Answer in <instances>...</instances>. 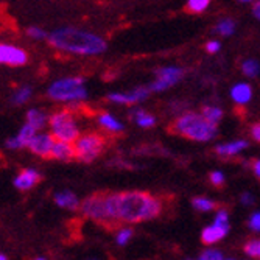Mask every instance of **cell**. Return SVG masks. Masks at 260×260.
I'll return each mask as SVG.
<instances>
[{"mask_svg": "<svg viewBox=\"0 0 260 260\" xmlns=\"http://www.w3.org/2000/svg\"><path fill=\"white\" fill-rule=\"evenodd\" d=\"M38 181H39V173L33 169H27L14 179V185L19 190H28Z\"/></svg>", "mask_w": 260, "mask_h": 260, "instance_id": "obj_15", "label": "cell"}, {"mask_svg": "<svg viewBox=\"0 0 260 260\" xmlns=\"http://www.w3.org/2000/svg\"><path fill=\"white\" fill-rule=\"evenodd\" d=\"M55 144V137L52 134H35L27 147L39 156H50L52 147Z\"/></svg>", "mask_w": 260, "mask_h": 260, "instance_id": "obj_10", "label": "cell"}, {"mask_svg": "<svg viewBox=\"0 0 260 260\" xmlns=\"http://www.w3.org/2000/svg\"><path fill=\"white\" fill-rule=\"evenodd\" d=\"M131 237H133V231L128 229V228H125V229H122L119 234H117V243L123 246V245H126L129 242Z\"/></svg>", "mask_w": 260, "mask_h": 260, "instance_id": "obj_29", "label": "cell"}, {"mask_svg": "<svg viewBox=\"0 0 260 260\" xmlns=\"http://www.w3.org/2000/svg\"><path fill=\"white\" fill-rule=\"evenodd\" d=\"M252 169H254V173H255V176H258V175H260V162H258V160H255V162H254Z\"/></svg>", "mask_w": 260, "mask_h": 260, "instance_id": "obj_39", "label": "cell"}, {"mask_svg": "<svg viewBox=\"0 0 260 260\" xmlns=\"http://www.w3.org/2000/svg\"><path fill=\"white\" fill-rule=\"evenodd\" d=\"M206 49L209 53H217L220 50V42L218 41H209L207 45H206Z\"/></svg>", "mask_w": 260, "mask_h": 260, "instance_id": "obj_35", "label": "cell"}, {"mask_svg": "<svg viewBox=\"0 0 260 260\" xmlns=\"http://www.w3.org/2000/svg\"><path fill=\"white\" fill-rule=\"evenodd\" d=\"M242 203H243L245 206L252 204V195H251V193H243V195H242Z\"/></svg>", "mask_w": 260, "mask_h": 260, "instance_id": "obj_37", "label": "cell"}, {"mask_svg": "<svg viewBox=\"0 0 260 260\" xmlns=\"http://www.w3.org/2000/svg\"><path fill=\"white\" fill-rule=\"evenodd\" d=\"M251 133H252V137H254L255 140L260 139V126H258V125H254L252 129H251Z\"/></svg>", "mask_w": 260, "mask_h": 260, "instance_id": "obj_38", "label": "cell"}, {"mask_svg": "<svg viewBox=\"0 0 260 260\" xmlns=\"http://www.w3.org/2000/svg\"><path fill=\"white\" fill-rule=\"evenodd\" d=\"M148 92L150 90H147L144 87L134 89L128 93L114 92V93H109V100L114 103H120V105H133V103H139L142 100H145L148 97Z\"/></svg>", "mask_w": 260, "mask_h": 260, "instance_id": "obj_11", "label": "cell"}, {"mask_svg": "<svg viewBox=\"0 0 260 260\" xmlns=\"http://www.w3.org/2000/svg\"><path fill=\"white\" fill-rule=\"evenodd\" d=\"M55 203L59 206V207H64V209H77L80 206V201L78 198L72 193V192H59L55 195Z\"/></svg>", "mask_w": 260, "mask_h": 260, "instance_id": "obj_17", "label": "cell"}, {"mask_svg": "<svg viewBox=\"0 0 260 260\" xmlns=\"http://www.w3.org/2000/svg\"><path fill=\"white\" fill-rule=\"evenodd\" d=\"M215 31L218 35H221V36H231L235 31V22L231 20V19H224L217 25Z\"/></svg>", "mask_w": 260, "mask_h": 260, "instance_id": "obj_23", "label": "cell"}, {"mask_svg": "<svg viewBox=\"0 0 260 260\" xmlns=\"http://www.w3.org/2000/svg\"><path fill=\"white\" fill-rule=\"evenodd\" d=\"M245 252L251 257H258L260 255V242L258 240H251L245 246Z\"/></svg>", "mask_w": 260, "mask_h": 260, "instance_id": "obj_28", "label": "cell"}, {"mask_svg": "<svg viewBox=\"0 0 260 260\" xmlns=\"http://www.w3.org/2000/svg\"><path fill=\"white\" fill-rule=\"evenodd\" d=\"M228 220H229V218H228V212H226V210H218V214H217L214 223H218V224H229Z\"/></svg>", "mask_w": 260, "mask_h": 260, "instance_id": "obj_34", "label": "cell"}, {"mask_svg": "<svg viewBox=\"0 0 260 260\" xmlns=\"http://www.w3.org/2000/svg\"><path fill=\"white\" fill-rule=\"evenodd\" d=\"M131 114H133V117L136 119V123L139 126H142V128H151L156 123L154 117L151 114L145 112V111H142V109H134Z\"/></svg>", "mask_w": 260, "mask_h": 260, "instance_id": "obj_19", "label": "cell"}, {"mask_svg": "<svg viewBox=\"0 0 260 260\" xmlns=\"http://www.w3.org/2000/svg\"><path fill=\"white\" fill-rule=\"evenodd\" d=\"M248 224H249V228H251L252 231H258V229H260V215H258V212H254V214L251 215Z\"/></svg>", "mask_w": 260, "mask_h": 260, "instance_id": "obj_32", "label": "cell"}, {"mask_svg": "<svg viewBox=\"0 0 260 260\" xmlns=\"http://www.w3.org/2000/svg\"><path fill=\"white\" fill-rule=\"evenodd\" d=\"M100 125H103L109 131H122L123 129V125L111 114H102L100 115Z\"/></svg>", "mask_w": 260, "mask_h": 260, "instance_id": "obj_22", "label": "cell"}, {"mask_svg": "<svg viewBox=\"0 0 260 260\" xmlns=\"http://www.w3.org/2000/svg\"><path fill=\"white\" fill-rule=\"evenodd\" d=\"M184 75V70L179 67H164L157 70V80L154 83H151L150 90L154 92H160L172 87L173 84H176Z\"/></svg>", "mask_w": 260, "mask_h": 260, "instance_id": "obj_7", "label": "cell"}, {"mask_svg": "<svg viewBox=\"0 0 260 260\" xmlns=\"http://www.w3.org/2000/svg\"><path fill=\"white\" fill-rule=\"evenodd\" d=\"M175 128L179 134L198 142H207L217 136L215 125L207 122L201 114H195V112L181 115L176 120Z\"/></svg>", "mask_w": 260, "mask_h": 260, "instance_id": "obj_3", "label": "cell"}, {"mask_svg": "<svg viewBox=\"0 0 260 260\" xmlns=\"http://www.w3.org/2000/svg\"><path fill=\"white\" fill-rule=\"evenodd\" d=\"M36 134V129L33 128V126H30L28 123H25L22 128H20V131H19V134L16 136V140H17V144H19V147L20 148H23V147H27V144L30 142V139L33 137Z\"/></svg>", "mask_w": 260, "mask_h": 260, "instance_id": "obj_20", "label": "cell"}, {"mask_svg": "<svg viewBox=\"0 0 260 260\" xmlns=\"http://www.w3.org/2000/svg\"><path fill=\"white\" fill-rule=\"evenodd\" d=\"M201 260H221L223 258V254L217 249H207L204 251L201 255H200Z\"/></svg>", "mask_w": 260, "mask_h": 260, "instance_id": "obj_30", "label": "cell"}, {"mask_svg": "<svg viewBox=\"0 0 260 260\" xmlns=\"http://www.w3.org/2000/svg\"><path fill=\"white\" fill-rule=\"evenodd\" d=\"M103 148V139L99 136H83L77 137L75 140V156L84 162H92L97 159V156L102 153Z\"/></svg>", "mask_w": 260, "mask_h": 260, "instance_id": "obj_6", "label": "cell"}, {"mask_svg": "<svg viewBox=\"0 0 260 260\" xmlns=\"http://www.w3.org/2000/svg\"><path fill=\"white\" fill-rule=\"evenodd\" d=\"M49 39L56 49L77 55H97L106 50V42L100 36L75 28L56 30Z\"/></svg>", "mask_w": 260, "mask_h": 260, "instance_id": "obj_2", "label": "cell"}, {"mask_svg": "<svg viewBox=\"0 0 260 260\" xmlns=\"http://www.w3.org/2000/svg\"><path fill=\"white\" fill-rule=\"evenodd\" d=\"M28 36L30 38H33V39H44V38H47V33L44 31V30H41V28H38V27H31V28H28Z\"/></svg>", "mask_w": 260, "mask_h": 260, "instance_id": "obj_31", "label": "cell"}, {"mask_svg": "<svg viewBox=\"0 0 260 260\" xmlns=\"http://www.w3.org/2000/svg\"><path fill=\"white\" fill-rule=\"evenodd\" d=\"M242 70H243V74L248 78H255L258 75V62L254 61V59H248V61L243 62Z\"/></svg>", "mask_w": 260, "mask_h": 260, "instance_id": "obj_24", "label": "cell"}, {"mask_svg": "<svg viewBox=\"0 0 260 260\" xmlns=\"http://www.w3.org/2000/svg\"><path fill=\"white\" fill-rule=\"evenodd\" d=\"M49 95L56 102H80L87 97V90L83 78L72 77L55 81L49 89Z\"/></svg>", "mask_w": 260, "mask_h": 260, "instance_id": "obj_4", "label": "cell"}, {"mask_svg": "<svg viewBox=\"0 0 260 260\" xmlns=\"http://www.w3.org/2000/svg\"><path fill=\"white\" fill-rule=\"evenodd\" d=\"M252 13H254V16H255V17H260V5H258V4H254Z\"/></svg>", "mask_w": 260, "mask_h": 260, "instance_id": "obj_40", "label": "cell"}, {"mask_svg": "<svg viewBox=\"0 0 260 260\" xmlns=\"http://www.w3.org/2000/svg\"><path fill=\"white\" fill-rule=\"evenodd\" d=\"M240 2H245V4H252V2H255V0H240Z\"/></svg>", "mask_w": 260, "mask_h": 260, "instance_id": "obj_41", "label": "cell"}, {"mask_svg": "<svg viewBox=\"0 0 260 260\" xmlns=\"http://www.w3.org/2000/svg\"><path fill=\"white\" fill-rule=\"evenodd\" d=\"M81 210L84 215H87L93 220H99V221L108 220L106 207H105V197H102V195H93V197L87 198L81 204Z\"/></svg>", "mask_w": 260, "mask_h": 260, "instance_id": "obj_8", "label": "cell"}, {"mask_svg": "<svg viewBox=\"0 0 260 260\" xmlns=\"http://www.w3.org/2000/svg\"><path fill=\"white\" fill-rule=\"evenodd\" d=\"M7 147L10 148V150H19L20 147H19V144H17V140H16V137H13V139H8L7 140Z\"/></svg>", "mask_w": 260, "mask_h": 260, "instance_id": "obj_36", "label": "cell"}, {"mask_svg": "<svg viewBox=\"0 0 260 260\" xmlns=\"http://www.w3.org/2000/svg\"><path fill=\"white\" fill-rule=\"evenodd\" d=\"M210 181L214 185H221L224 182V175L221 172H214L210 175Z\"/></svg>", "mask_w": 260, "mask_h": 260, "instance_id": "obj_33", "label": "cell"}, {"mask_svg": "<svg viewBox=\"0 0 260 260\" xmlns=\"http://www.w3.org/2000/svg\"><path fill=\"white\" fill-rule=\"evenodd\" d=\"M210 4V0H187V7L193 13H203Z\"/></svg>", "mask_w": 260, "mask_h": 260, "instance_id": "obj_27", "label": "cell"}, {"mask_svg": "<svg viewBox=\"0 0 260 260\" xmlns=\"http://www.w3.org/2000/svg\"><path fill=\"white\" fill-rule=\"evenodd\" d=\"M50 126H52V136L56 140H64V142H70V144H72V142H75L77 137L80 136L77 123L74 120V115L67 111L52 115Z\"/></svg>", "mask_w": 260, "mask_h": 260, "instance_id": "obj_5", "label": "cell"}, {"mask_svg": "<svg viewBox=\"0 0 260 260\" xmlns=\"http://www.w3.org/2000/svg\"><path fill=\"white\" fill-rule=\"evenodd\" d=\"M108 218L137 223L151 220L160 212V203L148 193L126 192L111 193L105 197Z\"/></svg>", "mask_w": 260, "mask_h": 260, "instance_id": "obj_1", "label": "cell"}, {"mask_svg": "<svg viewBox=\"0 0 260 260\" xmlns=\"http://www.w3.org/2000/svg\"><path fill=\"white\" fill-rule=\"evenodd\" d=\"M30 97H31V89H30V87H22V89H19V90L14 93L13 99H11V102H13L14 105H22V103H25Z\"/></svg>", "mask_w": 260, "mask_h": 260, "instance_id": "obj_25", "label": "cell"}, {"mask_svg": "<svg viewBox=\"0 0 260 260\" xmlns=\"http://www.w3.org/2000/svg\"><path fill=\"white\" fill-rule=\"evenodd\" d=\"M229 232V224H218V223H214L207 226L203 234H201V239L206 245H212V243H217L220 242L224 235Z\"/></svg>", "mask_w": 260, "mask_h": 260, "instance_id": "obj_12", "label": "cell"}, {"mask_svg": "<svg viewBox=\"0 0 260 260\" xmlns=\"http://www.w3.org/2000/svg\"><path fill=\"white\" fill-rule=\"evenodd\" d=\"M27 123H28L30 126H33V128L38 131V129H41V128L45 126V123H47V117H45V114H44L42 111H39V109H31V111H28V114H27Z\"/></svg>", "mask_w": 260, "mask_h": 260, "instance_id": "obj_18", "label": "cell"}, {"mask_svg": "<svg viewBox=\"0 0 260 260\" xmlns=\"http://www.w3.org/2000/svg\"><path fill=\"white\" fill-rule=\"evenodd\" d=\"M246 148H248V142L246 140H234V142H229V144L218 145L217 153L220 156H235V154L242 153Z\"/></svg>", "mask_w": 260, "mask_h": 260, "instance_id": "obj_16", "label": "cell"}, {"mask_svg": "<svg viewBox=\"0 0 260 260\" xmlns=\"http://www.w3.org/2000/svg\"><path fill=\"white\" fill-rule=\"evenodd\" d=\"M193 207L200 212H209L215 207V203L207 198H195L193 200Z\"/></svg>", "mask_w": 260, "mask_h": 260, "instance_id": "obj_26", "label": "cell"}, {"mask_svg": "<svg viewBox=\"0 0 260 260\" xmlns=\"http://www.w3.org/2000/svg\"><path fill=\"white\" fill-rule=\"evenodd\" d=\"M27 53L19 47L0 44V64H10V66H23L27 62Z\"/></svg>", "mask_w": 260, "mask_h": 260, "instance_id": "obj_9", "label": "cell"}, {"mask_svg": "<svg viewBox=\"0 0 260 260\" xmlns=\"http://www.w3.org/2000/svg\"><path fill=\"white\" fill-rule=\"evenodd\" d=\"M50 156L59 159V160H70L75 156V150L72 147L70 142H64V140H55V144L52 147Z\"/></svg>", "mask_w": 260, "mask_h": 260, "instance_id": "obj_13", "label": "cell"}, {"mask_svg": "<svg viewBox=\"0 0 260 260\" xmlns=\"http://www.w3.org/2000/svg\"><path fill=\"white\" fill-rule=\"evenodd\" d=\"M204 119L210 123H214L217 125L220 120H221V117H223V111L218 108V106H206L203 109V114H201Z\"/></svg>", "mask_w": 260, "mask_h": 260, "instance_id": "obj_21", "label": "cell"}, {"mask_svg": "<svg viewBox=\"0 0 260 260\" xmlns=\"http://www.w3.org/2000/svg\"><path fill=\"white\" fill-rule=\"evenodd\" d=\"M5 258H7V257H5V255H4L2 252H0V260H5Z\"/></svg>", "mask_w": 260, "mask_h": 260, "instance_id": "obj_42", "label": "cell"}, {"mask_svg": "<svg viewBox=\"0 0 260 260\" xmlns=\"http://www.w3.org/2000/svg\"><path fill=\"white\" fill-rule=\"evenodd\" d=\"M231 97L237 105H246L252 99V89L246 83H239L231 89Z\"/></svg>", "mask_w": 260, "mask_h": 260, "instance_id": "obj_14", "label": "cell"}]
</instances>
